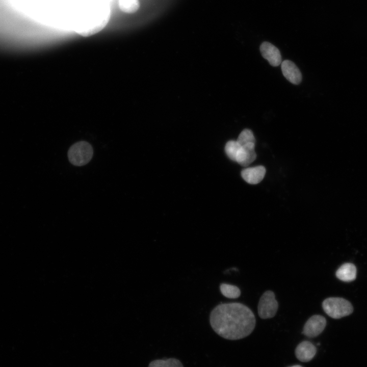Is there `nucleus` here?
<instances>
[{
    "label": "nucleus",
    "mask_w": 367,
    "mask_h": 367,
    "mask_svg": "<svg viewBox=\"0 0 367 367\" xmlns=\"http://www.w3.org/2000/svg\"><path fill=\"white\" fill-rule=\"evenodd\" d=\"M278 307L274 293L271 291H267L263 294L259 301L258 315L263 319L272 318L275 316Z\"/></svg>",
    "instance_id": "39448f33"
},
{
    "label": "nucleus",
    "mask_w": 367,
    "mask_h": 367,
    "mask_svg": "<svg viewBox=\"0 0 367 367\" xmlns=\"http://www.w3.org/2000/svg\"><path fill=\"white\" fill-rule=\"evenodd\" d=\"M262 56L268 60L271 65L276 67L281 63V56L279 50L268 42H264L260 46Z\"/></svg>",
    "instance_id": "0eeeda50"
},
{
    "label": "nucleus",
    "mask_w": 367,
    "mask_h": 367,
    "mask_svg": "<svg viewBox=\"0 0 367 367\" xmlns=\"http://www.w3.org/2000/svg\"><path fill=\"white\" fill-rule=\"evenodd\" d=\"M220 289L222 295L228 298H237L241 295L240 290L233 285L222 283L220 286Z\"/></svg>",
    "instance_id": "dca6fc26"
},
{
    "label": "nucleus",
    "mask_w": 367,
    "mask_h": 367,
    "mask_svg": "<svg viewBox=\"0 0 367 367\" xmlns=\"http://www.w3.org/2000/svg\"><path fill=\"white\" fill-rule=\"evenodd\" d=\"M242 146L237 141L230 140L227 142L225 146V151L228 157L236 162Z\"/></svg>",
    "instance_id": "4468645a"
},
{
    "label": "nucleus",
    "mask_w": 367,
    "mask_h": 367,
    "mask_svg": "<svg viewBox=\"0 0 367 367\" xmlns=\"http://www.w3.org/2000/svg\"><path fill=\"white\" fill-rule=\"evenodd\" d=\"M336 277L345 282H350L355 279L356 276V268L352 263L343 264L336 271Z\"/></svg>",
    "instance_id": "f8f14e48"
},
{
    "label": "nucleus",
    "mask_w": 367,
    "mask_h": 367,
    "mask_svg": "<svg viewBox=\"0 0 367 367\" xmlns=\"http://www.w3.org/2000/svg\"><path fill=\"white\" fill-rule=\"evenodd\" d=\"M325 313L333 319H340L352 313L353 308L351 303L343 298L330 297L322 303Z\"/></svg>",
    "instance_id": "7ed1b4c3"
},
{
    "label": "nucleus",
    "mask_w": 367,
    "mask_h": 367,
    "mask_svg": "<svg viewBox=\"0 0 367 367\" xmlns=\"http://www.w3.org/2000/svg\"><path fill=\"white\" fill-rule=\"evenodd\" d=\"M284 76L291 83L299 84L302 80V74L297 66L290 60H284L281 66Z\"/></svg>",
    "instance_id": "1a4fd4ad"
},
{
    "label": "nucleus",
    "mask_w": 367,
    "mask_h": 367,
    "mask_svg": "<svg viewBox=\"0 0 367 367\" xmlns=\"http://www.w3.org/2000/svg\"><path fill=\"white\" fill-rule=\"evenodd\" d=\"M209 322L219 336L234 340L249 335L255 328L256 320L250 308L234 302L216 306L211 312Z\"/></svg>",
    "instance_id": "f257e3e1"
},
{
    "label": "nucleus",
    "mask_w": 367,
    "mask_h": 367,
    "mask_svg": "<svg viewBox=\"0 0 367 367\" xmlns=\"http://www.w3.org/2000/svg\"><path fill=\"white\" fill-rule=\"evenodd\" d=\"M317 348L309 341L305 340L299 343L295 350L296 358L303 362H309L315 356Z\"/></svg>",
    "instance_id": "6e6552de"
},
{
    "label": "nucleus",
    "mask_w": 367,
    "mask_h": 367,
    "mask_svg": "<svg viewBox=\"0 0 367 367\" xmlns=\"http://www.w3.org/2000/svg\"><path fill=\"white\" fill-rule=\"evenodd\" d=\"M266 174V169L263 166L246 168L241 172L242 178L250 184H257L264 178Z\"/></svg>",
    "instance_id": "9d476101"
},
{
    "label": "nucleus",
    "mask_w": 367,
    "mask_h": 367,
    "mask_svg": "<svg viewBox=\"0 0 367 367\" xmlns=\"http://www.w3.org/2000/svg\"><path fill=\"white\" fill-rule=\"evenodd\" d=\"M111 8L106 4H98L89 8L78 15L73 30L83 36L92 35L102 30L108 23Z\"/></svg>",
    "instance_id": "f03ea898"
},
{
    "label": "nucleus",
    "mask_w": 367,
    "mask_h": 367,
    "mask_svg": "<svg viewBox=\"0 0 367 367\" xmlns=\"http://www.w3.org/2000/svg\"><path fill=\"white\" fill-rule=\"evenodd\" d=\"M148 367H184V365L178 359L170 358L152 360L149 363Z\"/></svg>",
    "instance_id": "ddd939ff"
},
{
    "label": "nucleus",
    "mask_w": 367,
    "mask_h": 367,
    "mask_svg": "<svg viewBox=\"0 0 367 367\" xmlns=\"http://www.w3.org/2000/svg\"><path fill=\"white\" fill-rule=\"evenodd\" d=\"M288 367H303V366H302L300 365L297 364V365H292V366H288Z\"/></svg>",
    "instance_id": "a211bd4d"
},
{
    "label": "nucleus",
    "mask_w": 367,
    "mask_h": 367,
    "mask_svg": "<svg viewBox=\"0 0 367 367\" xmlns=\"http://www.w3.org/2000/svg\"><path fill=\"white\" fill-rule=\"evenodd\" d=\"M237 141L242 146L251 143H255V139L251 130L245 129L240 133Z\"/></svg>",
    "instance_id": "f3484780"
},
{
    "label": "nucleus",
    "mask_w": 367,
    "mask_h": 367,
    "mask_svg": "<svg viewBox=\"0 0 367 367\" xmlns=\"http://www.w3.org/2000/svg\"><path fill=\"white\" fill-rule=\"evenodd\" d=\"M326 326L325 318L321 315H313L305 323L302 333L308 337H315L320 335Z\"/></svg>",
    "instance_id": "423d86ee"
},
{
    "label": "nucleus",
    "mask_w": 367,
    "mask_h": 367,
    "mask_svg": "<svg viewBox=\"0 0 367 367\" xmlns=\"http://www.w3.org/2000/svg\"><path fill=\"white\" fill-rule=\"evenodd\" d=\"M92 146L86 141H80L73 144L68 151L69 162L74 166H82L88 163L92 158Z\"/></svg>",
    "instance_id": "20e7f679"
},
{
    "label": "nucleus",
    "mask_w": 367,
    "mask_h": 367,
    "mask_svg": "<svg viewBox=\"0 0 367 367\" xmlns=\"http://www.w3.org/2000/svg\"><path fill=\"white\" fill-rule=\"evenodd\" d=\"M254 148L255 143H253L242 146L236 162L243 166H248L256 158Z\"/></svg>",
    "instance_id": "9b49d317"
},
{
    "label": "nucleus",
    "mask_w": 367,
    "mask_h": 367,
    "mask_svg": "<svg viewBox=\"0 0 367 367\" xmlns=\"http://www.w3.org/2000/svg\"><path fill=\"white\" fill-rule=\"evenodd\" d=\"M120 9L126 13H133L136 12L140 7L139 0H118Z\"/></svg>",
    "instance_id": "2eb2a0df"
}]
</instances>
